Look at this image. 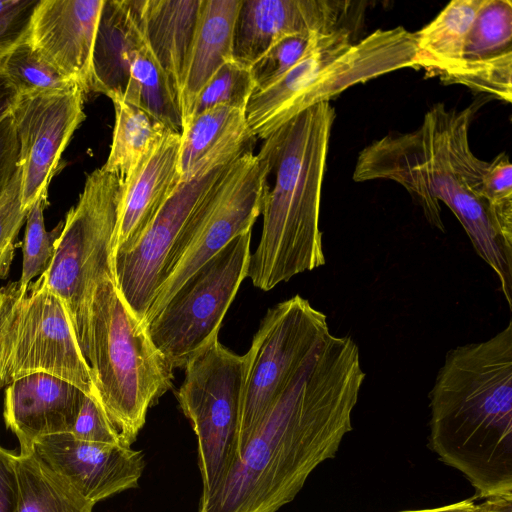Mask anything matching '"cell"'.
Returning a JSON list of instances; mask_svg holds the SVG:
<instances>
[{
    "instance_id": "603a6c76",
    "label": "cell",
    "mask_w": 512,
    "mask_h": 512,
    "mask_svg": "<svg viewBox=\"0 0 512 512\" xmlns=\"http://www.w3.org/2000/svg\"><path fill=\"white\" fill-rule=\"evenodd\" d=\"M484 0H453L426 26L413 32L417 68L441 75L459 67L470 27Z\"/></svg>"
},
{
    "instance_id": "74e56055",
    "label": "cell",
    "mask_w": 512,
    "mask_h": 512,
    "mask_svg": "<svg viewBox=\"0 0 512 512\" xmlns=\"http://www.w3.org/2000/svg\"><path fill=\"white\" fill-rule=\"evenodd\" d=\"M37 1L20 0L14 8L0 17V54L23 37Z\"/></svg>"
},
{
    "instance_id": "cb8c5ba5",
    "label": "cell",
    "mask_w": 512,
    "mask_h": 512,
    "mask_svg": "<svg viewBox=\"0 0 512 512\" xmlns=\"http://www.w3.org/2000/svg\"><path fill=\"white\" fill-rule=\"evenodd\" d=\"M110 99L115 110V125L110 153L102 168L116 175L124 184L141 161L171 131L142 109L125 101L121 95Z\"/></svg>"
},
{
    "instance_id": "7402d4cb",
    "label": "cell",
    "mask_w": 512,
    "mask_h": 512,
    "mask_svg": "<svg viewBox=\"0 0 512 512\" xmlns=\"http://www.w3.org/2000/svg\"><path fill=\"white\" fill-rule=\"evenodd\" d=\"M241 2L202 0L180 105L182 124L202 88L233 60L234 25Z\"/></svg>"
},
{
    "instance_id": "277c9868",
    "label": "cell",
    "mask_w": 512,
    "mask_h": 512,
    "mask_svg": "<svg viewBox=\"0 0 512 512\" xmlns=\"http://www.w3.org/2000/svg\"><path fill=\"white\" fill-rule=\"evenodd\" d=\"M334 107L322 102L300 112L266 139L258 153L274 175L267 182L263 228L247 277L269 291L326 262L320 206Z\"/></svg>"
},
{
    "instance_id": "9a60e30c",
    "label": "cell",
    "mask_w": 512,
    "mask_h": 512,
    "mask_svg": "<svg viewBox=\"0 0 512 512\" xmlns=\"http://www.w3.org/2000/svg\"><path fill=\"white\" fill-rule=\"evenodd\" d=\"M356 3L339 0H242L234 25L233 60L250 68L281 39L352 29Z\"/></svg>"
},
{
    "instance_id": "52a82bcc",
    "label": "cell",
    "mask_w": 512,
    "mask_h": 512,
    "mask_svg": "<svg viewBox=\"0 0 512 512\" xmlns=\"http://www.w3.org/2000/svg\"><path fill=\"white\" fill-rule=\"evenodd\" d=\"M254 137L244 124L230 132L183 177L144 233L112 259L120 295L145 324L157 292L180 259L211 206L219 181Z\"/></svg>"
},
{
    "instance_id": "60d3db41",
    "label": "cell",
    "mask_w": 512,
    "mask_h": 512,
    "mask_svg": "<svg viewBox=\"0 0 512 512\" xmlns=\"http://www.w3.org/2000/svg\"><path fill=\"white\" fill-rule=\"evenodd\" d=\"M480 505L475 512H512V495L491 496Z\"/></svg>"
},
{
    "instance_id": "d6986e66",
    "label": "cell",
    "mask_w": 512,
    "mask_h": 512,
    "mask_svg": "<svg viewBox=\"0 0 512 512\" xmlns=\"http://www.w3.org/2000/svg\"><path fill=\"white\" fill-rule=\"evenodd\" d=\"M180 136L168 132L122 184L112 259L135 244L180 182Z\"/></svg>"
},
{
    "instance_id": "3957f363",
    "label": "cell",
    "mask_w": 512,
    "mask_h": 512,
    "mask_svg": "<svg viewBox=\"0 0 512 512\" xmlns=\"http://www.w3.org/2000/svg\"><path fill=\"white\" fill-rule=\"evenodd\" d=\"M429 399L431 449L477 497L512 495V321L449 350Z\"/></svg>"
},
{
    "instance_id": "7bdbcfd3",
    "label": "cell",
    "mask_w": 512,
    "mask_h": 512,
    "mask_svg": "<svg viewBox=\"0 0 512 512\" xmlns=\"http://www.w3.org/2000/svg\"><path fill=\"white\" fill-rule=\"evenodd\" d=\"M20 0H0V17L14 8Z\"/></svg>"
},
{
    "instance_id": "e575fe53",
    "label": "cell",
    "mask_w": 512,
    "mask_h": 512,
    "mask_svg": "<svg viewBox=\"0 0 512 512\" xmlns=\"http://www.w3.org/2000/svg\"><path fill=\"white\" fill-rule=\"evenodd\" d=\"M28 211L22 208L19 166L0 195V277L8 274L17 235Z\"/></svg>"
},
{
    "instance_id": "4dcf8cb0",
    "label": "cell",
    "mask_w": 512,
    "mask_h": 512,
    "mask_svg": "<svg viewBox=\"0 0 512 512\" xmlns=\"http://www.w3.org/2000/svg\"><path fill=\"white\" fill-rule=\"evenodd\" d=\"M444 84H461L499 100H512V51L498 56L464 61L456 69L439 75Z\"/></svg>"
},
{
    "instance_id": "f1b7e54d",
    "label": "cell",
    "mask_w": 512,
    "mask_h": 512,
    "mask_svg": "<svg viewBox=\"0 0 512 512\" xmlns=\"http://www.w3.org/2000/svg\"><path fill=\"white\" fill-rule=\"evenodd\" d=\"M24 35L0 54V72L18 95L65 89L76 84L39 57Z\"/></svg>"
},
{
    "instance_id": "484cf974",
    "label": "cell",
    "mask_w": 512,
    "mask_h": 512,
    "mask_svg": "<svg viewBox=\"0 0 512 512\" xmlns=\"http://www.w3.org/2000/svg\"><path fill=\"white\" fill-rule=\"evenodd\" d=\"M171 132H182V115L169 79L147 44L137 53L122 96Z\"/></svg>"
},
{
    "instance_id": "e0dca14e",
    "label": "cell",
    "mask_w": 512,
    "mask_h": 512,
    "mask_svg": "<svg viewBox=\"0 0 512 512\" xmlns=\"http://www.w3.org/2000/svg\"><path fill=\"white\" fill-rule=\"evenodd\" d=\"M104 0H38L24 39L32 50L85 94L92 89V57Z\"/></svg>"
},
{
    "instance_id": "7a4b0ae2",
    "label": "cell",
    "mask_w": 512,
    "mask_h": 512,
    "mask_svg": "<svg viewBox=\"0 0 512 512\" xmlns=\"http://www.w3.org/2000/svg\"><path fill=\"white\" fill-rule=\"evenodd\" d=\"M478 105L464 109L434 105L414 131L388 134L358 155L355 182L391 180L406 189L426 220L445 231L440 202L457 217L477 254L496 273L512 308V249L493 225L478 192L489 161L469 144V128Z\"/></svg>"
},
{
    "instance_id": "8d00e7d4",
    "label": "cell",
    "mask_w": 512,
    "mask_h": 512,
    "mask_svg": "<svg viewBox=\"0 0 512 512\" xmlns=\"http://www.w3.org/2000/svg\"><path fill=\"white\" fill-rule=\"evenodd\" d=\"M19 143L11 114L0 121V195L18 167Z\"/></svg>"
},
{
    "instance_id": "8fae6325",
    "label": "cell",
    "mask_w": 512,
    "mask_h": 512,
    "mask_svg": "<svg viewBox=\"0 0 512 512\" xmlns=\"http://www.w3.org/2000/svg\"><path fill=\"white\" fill-rule=\"evenodd\" d=\"M252 229L238 235L195 271L146 325L170 366L187 362L218 339L223 318L247 277Z\"/></svg>"
},
{
    "instance_id": "d6a6232c",
    "label": "cell",
    "mask_w": 512,
    "mask_h": 512,
    "mask_svg": "<svg viewBox=\"0 0 512 512\" xmlns=\"http://www.w3.org/2000/svg\"><path fill=\"white\" fill-rule=\"evenodd\" d=\"M478 196L498 234L512 249V165L505 152L489 161Z\"/></svg>"
},
{
    "instance_id": "6da1fadb",
    "label": "cell",
    "mask_w": 512,
    "mask_h": 512,
    "mask_svg": "<svg viewBox=\"0 0 512 512\" xmlns=\"http://www.w3.org/2000/svg\"><path fill=\"white\" fill-rule=\"evenodd\" d=\"M366 374L350 336L331 332L272 402L197 512H277L352 430Z\"/></svg>"
},
{
    "instance_id": "30bf717a",
    "label": "cell",
    "mask_w": 512,
    "mask_h": 512,
    "mask_svg": "<svg viewBox=\"0 0 512 512\" xmlns=\"http://www.w3.org/2000/svg\"><path fill=\"white\" fill-rule=\"evenodd\" d=\"M245 369L244 355L218 339L184 367L176 398L197 438L201 497L214 490L235 461Z\"/></svg>"
},
{
    "instance_id": "f546056e",
    "label": "cell",
    "mask_w": 512,
    "mask_h": 512,
    "mask_svg": "<svg viewBox=\"0 0 512 512\" xmlns=\"http://www.w3.org/2000/svg\"><path fill=\"white\" fill-rule=\"evenodd\" d=\"M47 197L37 199L26 215L25 235L22 248V271L19 281L16 282L17 291L24 295L27 293L32 280L42 275L49 267L55 243L62 230L60 223L52 232H47L44 224V208Z\"/></svg>"
},
{
    "instance_id": "44dd1931",
    "label": "cell",
    "mask_w": 512,
    "mask_h": 512,
    "mask_svg": "<svg viewBox=\"0 0 512 512\" xmlns=\"http://www.w3.org/2000/svg\"><path fill=\"white\" fill-rule=\"evenodd\" d=\"M201 4L202 0H138L146 44L167 75L179 106Z\"/></svg>"
},
{
    "instance_id": "ba28073f",
    "label": "cell",
    "mask_w": 512,
    "mask_h": 512,
    "mask_svg": "<svg viewBox=\"0 0 512 512\" xmlns=\"http://www.w3.org/2000/svg\"><path fill=\"white\" fill-rule=\"evenodd\" d=\"M121 188L119 178L102 167L87 176L77 204L66 214L49 267L29 286L61 299L84 357L94 291L103 279L114 278L112 240Z\"/></svg>"
},
{
    "instance_id": "b9f144b4",
    "label": "cell",
    "mask_w": 512,
    "mask_h": 512,
    "mask_svg": "<svg viewBox=\"0 0 512 512\" xmlns=\"http://www.w3.org/2000/svg\"><path fill=\"white\" fill-rule=\"evenodd\" d=\"M476 504L471 500H464L457 503L444 505L441 507L420 509V510H408L402 512H475Z\"/></svg>"
},
{
    "instance_id": "4fadbf2b",
    "label": "cell",
    "mask_w": 512,
    "mask_h": 512,
    "mask_svg": "<svg viewBox=\"0 0 512 512\" xmlns=\"http://www.w3.org/2000/svg\"><path fill=\"white\" fill-rule=\"evenodd\" d=\"M268 165L247 151L236 158L221 179L210 208L149 308L147 325L181 285L238 235L252 229L261 214Z\"/></svg>"
},
{
    "instance_id": "7c38bea8",
    "label": "cell",
    "mask_w": 512,
    "mask_h": 512,
    "mask_svg": "<svg viewBox=\"0 0 512 512\" xmlns=\"http://www.w3.org/2000/svg\"><path fill=\"white\" fill-rule=\"evenodd\" d=\"M329 333L327 316L300 295L267 311L244 355L235 461L272 402Z\"/></svg>"
},
{
    "instance_id": "83f0119b",
    "label": "cell",
    "mask_w": 512,
    "mask_h": 512,
    "mask_svg": "<svg viewBox=\"0 0 512 512\" xmlns=\"http://www.w3.org/2000/svg\"><path fill=\"white\" fill-rule=\"evenodd\" d=\"M512 51V2L484 0L470 27L464 61H475Z\"/></svg>"
},
{
    "instance_id": "ffe728a7",
    "label": "cell",
    "mask_w": 512,
    "mask_h": 512,
    "mask_svg": "<svg viewBox=\"0 0 512 512\" xmlns=\"http://www.w3.org/2000/svg\"><path fill=\"white\" fill-rule=\"evenodd\" d=\"M145 44L138 0H104L93 49L91 92L123 96L133 61Z\"/></svg>"
},
{
    "instance_id": "9c48e42d",
    "label": "cell",
    "mask_w": 512,
    "mask_h": 512,
    "mask_svg": "<svg viewBox=\"0 0 512 512\" xmlns=\"http://www.w3.org/2000/svg\"><path fill=\"white\" fill-rule=\"evenodd\" d=\"M32 373L67 380L96 398L89 365L67 310L52 292L16 282L0 288V388Z\"/></svg>"
},
{
    "instance_id": "ac0fdd59",
    "label": "cell",
    "mask_w": 512,
    "mask_h": 512,
    "mask_svg": "<svg viewBox=\"0 0 512 512\" xmlns=\"http://www.w3.org/2000/svg\"><path fill=\"white\" fill-rule=\"evenodd\" d=\"M84 395L69 381L46 373L28 374L8 384L3 415L19 441V454L32 453L44 436L70 433Z\"/></svg>"
},
{
    "instance_id": "ab89813d",
    "label": "cell",
    "mask_w": 512,
    "mask_h": 512,
    "mask_svg": "<svg viewBox=\"0 0 512 512\" xmlns=\"http://www.w3.org/2000/svg\"><path fill=\"white\" fill-rule=\"evenodd\" d=\"M17 96L15 87L0 72V121L11 114Z\"/></svg>"
},
{
    "instance_id": "2e32d148",
    "label": "cell",
    "mask_w": 512,
    "mask_h": 512,
    "mask_svg": "<svg viewBox=\"0 0 512 512\" xmlns=\"http://www.w3.org/2000/svg\"><path fill=\"white\" fill-rule=\"evenodd\" d=\"M34 453L78 494L94 505L138 487L145 461L131 447L82 441L71 433L44 436Z\"/></svg>"
},
{
    "instance_id": "f35d334b",
    "label": "cell",
    "mask_w": 512,
    "mask_h": 512,
    "mask_svg": "<svg viewBox=\"0 0 512 512\" xmlns=\"http://www.w3.org/2000/svg\"><path fill=\"white\" fill-rule=\"evenodd\" d=\"M17 455L0 446V512H14L18 500Z\"/></svg>"
},
{
    "instance_id": "5b68a950",
    "label": "cell",
    "mask_w": 512,
    "mask_h": 512,
    "mask_svg": "<svg viewBox=\"0 0 512 512\" xmlns=\"http://www.w3.org/2000/svg\"><path fill=\"white\" fill-rule=\"evenodd\" d=\"M413 32L402 26L378 29L355 41L352 29L325 35L303 59L245 108L249 133L266 139L311 106L329 102L346 89L403 68H417Z\"/></svg>"
},
{
    "instance_id": "4316f807",
    "label": "cell",
    "mask_w": 512,
    "mask_h": 512,
    "mask_svg": "<svg viewBox=\"0 0 512 512\" xmlns=\"http://www.w3.org/2000/svg\"><path fill=\"white\" fill-rule=\"evenodd\" d=\"M244 124L245 111L229 106H215L188 119L180 136V178L185 177L230 132Z\"/></svg>"
},
{
    "instance_id": "5bb4252c",
    "label": "cell",
    "mask_w": 512,
    "mask_h": 512,
    "mask_svg": "<svg viewBox=\"0 0 512 512\" xmlns=\"http://www.w3.org/2000/svg\"><path fill=\"white\" fill-rule=\"evenodd\" d=\"M85 92L65 89L18 95L11 111L19 143L22 208L28 211L48 186L75 130L84 121Z\"/></svg>"
},
{
    "instance_id": "1f68e13d",
    "label": "cell",
    "mask_w": 512,
    "mask_h": 512,
    "mask_svg": "<svg viewBox=\"0 0 512 512\" xmlns=\"http://www.w3.org/2000/svg\"><path fill=\"white\" fill-rule=\"evenodd\" d=\"M254 90L250 68L234 60L228 61L199 92L183 124L196 114L215 106H229L245 111Z\"/></svg>"
},
{
    "instance_id": "d590c367",
    "label": "cell",
    "mask_w": 512,
    "mask_h": 512,
    "mask_svg": "<svg viewBox=\"0 0 512 512\" xmlns=\"http://www.w3.org/2000/svg\"><path fill=\"white\" fill-rule=\"evenodd\" d=\"M70 433L82 441L125 446L97 399L86 394Z\"/></svg>"
},
{
    "instance_id": "d4e9b609",
    "label": "cell",
    "mask_w": 512,
    "mask_h": 512,
    "mask_svg": "<svg viewBox=\"0 0 512 512\" xmlns=\"http://www.w3.org/2000/svg\"><path fill=\"white\" fill-rule=\"evenodd\" d=\"M18 500L14 512H92L94 504L78 494L34 451L17 455Z\"/></svg>"
},
{
    "instance_id": "8992f818",
    "label": "cell",
    "mask_w": 512,
    "mask_h": 512,
    "mask_svg": "<svg viewBox=\"0 0 512 512\" xmlns=\"http://www.w3.org/2000/svg\"><path fill=\"white\" fill-rule=\"evenodd\" d=\"M85 359L97 401L123 444L131 447L148 410L173 388L174 376L112 277L100 281L93 294Z\"/></svg>"
},
{
    "instance_id": "836d02e7",
    "label": "cell",
    "mask_w": 512,
    "mask_h": 512,
    "mask_svg": "<svg viewBox=\"0 0 512 512\" xmlns=\"http://www.w3.org/2000/svg\"><path fill=\"white\" fill-rule=\"evenodd\" d=\"M327 34L291 35L274 44L250 66L255 84L254 92L265 89L282 77Z\"/></svg>"
}]
</instances>
